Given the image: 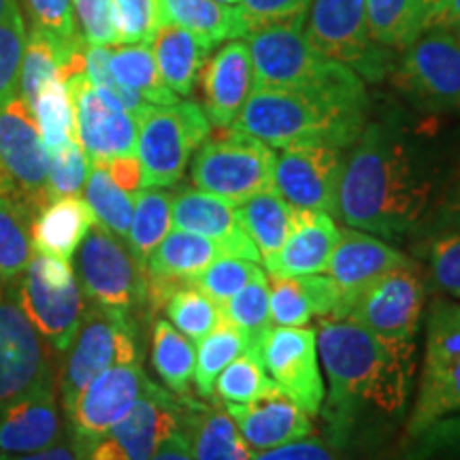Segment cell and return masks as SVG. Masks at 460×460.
<instances>
[{"instance_id":"41","label":"cell","mask_w":460,"mask_h":460,"mask_svg":"<svg viewBox=\"0 0 460 460\" xmlns=\"http://www.w3.org/2000/svg\"><path fill=\"white\" fill-rule=\"evenodd\" d=\"M427 284L441 295L460 298V226H447L416 241Z\"/></svg>"},{"instance_id":"19","label":"cell","mask_w":460,"mask_h":460,"mask_svg":"<svg viewBox=\"0 0 460 460\" xmlns=\"http://www.w3.org/2000/svg\"><path fill=\"white\" fill-rule=\"evenodd\" d=\"M149 382L139 362L115 365L96 376L65 410L73 439L85 447L111 430L137 405Z\"/></svg>"},{"instance_id":"5","label":"cell","mask_w":460,"mask_h":460,"mask_svg":"<svg viewBox=\"0 0 460 460\" xmlns=\"http://www.w3.org/2000/svg\"><path fill=\"white\" fill-rule=\"evenodd\" d=\"M460 411V303L437 298L427 315L416 401L405 422L411 439L437 420ZM402 439V441H405Z\"/></svg>"},{"instance_id":"2","label":"cell","mask_w":460,"mask_h":460,"mask_svg":"<svg viewBox=\"0 0 460 460\" xmlns=\"http://www.w3.org/2000/svg\"><path fill=\"white\" fill-rule=\"evenodd\" d=\"M329 379L322 416L335 450L377 439L402 422L416 376L418 341H393L348 320L324 318L315 329Z\"/></svg>"},{"instance_id":"45","label":"cell","mask_w":460,"mask_h":460,"mask_svg":"<svg viewBox=\"0 0 460 460\" xmlns=\"http://www.w3.org/2000/svg\"><path fill=\"white\" fill-rule=\"evenodd\" d=\"M164 312L171 324L181 335H186L190 341L197 343L205 335H209L222 318V307H217L194 284H183L175 288L169 301L164 303Z\"/></svg>"},{"instance_id":"49","label":"cell","mask_w":460,"mask_h":460,"mask_svg":"<svg viewBox=\"0 0 460 460\" xmlns=\"http://www.w3.org/2000/svg\"><path fill=\"white\" fill-rule=\"evenodd\" d=\"M26 24L20 4L0 20V105L20 94L22 60L26 51Z\"/></svg>"},{"instance_id":"59","label":"cell","mask_w":460,"mask_h":460,"mask_svg":"<svg viewBox=\"0 0 460 460\" xmlns=\"http://www.w3.org/2000/svg\"><path fill=\"white\" fill-rule=\"evenodd\" d=\"M427 28H446L458 31L460 28V0H437L429 15Z\"/></svg>"},{"instance_id":"22","label":"cell","mask_w":460,"mask_h":460,"mask_svg":"<svg viewBox=\"0 0 460 460\" xmlns=\"http://www.w3.org/2000/svg\"><path fill=\"white\" fill-rule=\"evenodd\" d=\"M172 226L216 241L224 254L261 262V254L239 224L237 205L199 188H180L171 203Z\"/></svg>"},{"instance_id":"25","label":"cell","mask_w":460,"mask_h":460,"mask_svg":"<svg viewBox=\"0 0 460 460\" xmlns=\"http://www.w3.org/2000/svg\"><path fill=\"white\" fill-rule=\"evenodd\" d=\"M220 256L226 254L216 241L180 228L169 230L147 258V301L152 307H164L175 288L192 284Z\"/></svg>"},{"instance_id":"6","label":"cell","mask_w":460,"mask_h":460,"mask_svg":"<svg viewBox=\"0 0 460 460\" xmlns=\"http://www.w3.org/2000/svg\"><path fill=\"white\" fill-rule=\"evenodd\" d=\"M305 34L329 60L352 68L365 84H379L394 71L396 51L369 32L365 0H312Z\"/></svg>"},{"instance_id":"13","label":"cell","mask_w":460,"mask_h":460,"mask_svg":"<svg viewBox=\"0 0 460 460\" xmlns=\"http://www.w3.org/2000/svg\"><path fill=\"white\" fill-rule=\"evenodd\" d=\"M427 296V275L411 258L365 288L349 303L341 320L354 322L373 335L393 341H416Z\"/></svg>"},{"instance_id":"23","label":"cell","mask_w":460,"mask_h":460,"mask_svg":"<svg viewBox=\"0 0 460 460\" xmlns=\"http://www.w3.org/2000/svg\"><path fill=\"white\" fill-rule=\"evenodd\" d=\"M203 111L216 128H230L254 90V66L250 49L241 39L222 43L200 71Z\"/></svg>"},{"instance_id":"47","label":"cell","mask_w":460,"mask_h":460,"mask_svg":"<svg viewBox=\"0 0 460 460\" xmlns=\"http://www.w3.org/2000/svg\"><path fill=\"white\" fill-rule=\"evenodd\" d=\"M261 275H264V271L256 262L245 261V258L220 256L192 284L209 296L217 307H224L239 290H243Z\"/></svg>"},{"instance_id":"11","label":"cell","mask_w":460,"mask_h":460,"mask_svg":"<svg viewBox=\"0 0 460 460\" xmlns=\"http://www.w3.org/2000/svg\"><path fill=\"white\" fill-rule=\"evenodd\" d=\"M233 130V128H230ZM273 147L233 130L228 137L209 139L197 149L192 181L203 192L241 205L264 190H273Z\"/></svg>"},{"instance_id":"44","label":"cell","mask_w":460,"mask_h":460,"mask_svg":"<svg viewBox=\"0 0 460 460\" xmlns=\"http://www.w3.org/2000/svg\"><path fill=\"white\" fill-rule=\"evenodd\" d=\"M32 115L37 119L39 132L48 149H56L68 141L77 139L75 126V102L66 82L56 79L39 92L32 105Z\"/></svg>"},{"instance_id":"16","label":"cell","mask_w":460,"mask_h":460,"mask_svg":"<svg viewBox=\"0 0 460 460\" xmlns=\"http://www.w3.org/2000/svg\"><path fill=\"white\" fill-rule=\"evenodd\" d=\"M175 433H180V399L149 382L137 405L82 450L85 460H149Z\"/></svg>"},{"instance_id":"15","label":"cell","mask_w":460,"mask_h":460,"mask_svg":"<svg viewBox=\"0 0 460 460\" xmlns=\"http://www.w3.org/2000/svg\"><path fill=\"white\" fill-rule=\"evenodd\" d=\"M348 149L332 143H296L275 156L273 186L288 205L339 214V181Z\"/></svg>"},{"instance_id":"3","label":"cell","mask_w":460,"mask_h":460,"mask_svg":"<svg viewBox=\"0 0 460 460\" xmlns=\"http://www.w3.org/2000/svg\"><path fill=\"white\" fill-rule=\"evenodd\" d=\"M371 115L367 85L337 90H279L254 85L230 128L284 149L296 143H332L348 149Z\"/></svg>"},{"instance_id":"40","label":"cell","mask_w":460,"mask_h":460,"mask_svg":"<svg viewBox=\"0 0 460 460\" xmlns=\"http://www.w3.org/2000/svg\"><path fill=\"white\" fill-rule=\"evenodd\" d=\"M226 320L241 332L245 341V352L261 358L262 341L273 329L271 305H269L267 273L247 284L222 307Z\"/></svg>"},{"instance_id":"60","label":"cell","mask_w":460,"mask_h":460,"mask_svg":"<svg viewBox=\"0 0 460 460\" xmlns=\"http://www.w3.org/2000/svg\"><path fill=\"white\" fill-rule=\"evenodd\" d=\"M149 460H194V456L190 452L188 441L183 439V435L175 433L158 446V450L152 454Z\"/></svg>"},{"instance_id":"10","label":"cell","mask_w":460,"mask_h":460,"mask_svg":"<svg viewBox=\"0 0 460 460\" xmlns=\"http://www.w3.org/2000/svg\"><path fill=\"white\" fill-rule=\"evenodd\" d=\"M62 367V407L68 410L77 394L102 371L139 362L137 326L128 312L96 305L84 314L77 335L68 345Z\"/></svg>"},{"instance_id":"33","label":"cell","mask_w":460,"mask_h":460,"mask_svg":"<svg viewBox=\"0 0 460 460\" xmlns=\"http://www.w3.org/2000/svg\"><path fill=\"white\" fill-rule=\"evenodd\" d=\"M158 3L164 24L186 28L211 49L230 39H243L252 32V24L239 7H228L216 0H158Z\"/></svg>"},{"instance_id":"34","label":"cell","mask_w":460,"mask_h":460,"mask_svg":"<svg viewBox=\"0 0 460 460\" xmlns=\"http://www.w3.org/2000/svg\"><path fill=\"white\" fill-rule=\"evenodd\" d=\"M290 211L292 205H288L275 188L258 192L237 205L241 228L254 243L267 269L273 264L290 233Z\"/></svg>"},{"instance_id":"50","label":"cell","mask_w":460,"mask_h":460,"mask_svg":"<svg viewBox=\"0 0 460 460\" xmlns=\"http://www.w3.org/2000/svg\"><path fill=\"white\" fill-rule=\"evenodd\" d=\"M396 460H460V411L402 441Z\"/></svg>"},{"instance_id":"43","label":"cell","mask_w":460,"mask_h":460,"mask_svg":"<svg viewBox=\"0 0 460 460\" xmlns=\"http://www.w3.org/2000/svg\"><path fill=\"white\" fill-rule=\"evenodd\" d=\"M245 352V341L241 332L234 329L222 314L216 329L199 341L197 348V365H194V384H197L199 394L209 399L214 394L216 379L224 371L230 360L237 358Z\"/></svg>"},{"instance_id":"24","label":"cell","mask_w":460,"mask_h":460,"mask_svg":"<svg viewBox=\"0 0 460 460\" xmlns=\"http://www.w3.org/2000/svg\"><path fill=\"white\" fill-rule=\"evenodd\" d=\"M254 452L290 444L314 433V422L278 386L250 402H222Z\"/></svg>"},{"instance_id":"14","label":"cell","mask_w":460,"mask_h":460,"mask_svg":"<svg viewBox=\"0 0 460 460\" xmlns=\"http://www.w3.org/2000/svg\"><path fill=\"white\" fill-rule=\"evenodd\" d=\"M75 254V275L92 303L132 314L147 301L146 267L102 224L90 228Z\"/></svg>"},{"instance_id":"4","label":"cell","mask_w":460,"mask_h":460,"mask_svg":"<svg viewBox=\"0 0 460 460\" xmlns=\"http://www.w3.org/2000/svg\"><path fill=\"white\" fill-rule=\"evenodd\" d=\"M261 88L337 90L365 84L352 68L329 60L305 34V20L254 28L245 37Z\"/></svg>"},{"instance_id":"21","label":"cell","mask_w":460,"mask_h":460,"mask_svg":"<svg viewBox=\"0 0 460 460\" xmlns=\"http://www.w3.org/2000/svg\"><path fill=\"white\" fill-rule=\"evenodd\" d=\"M66 85L75 102L77 141L92 163L132 156L137 152L139 119L102 101L85 73L73 75Z\"/></svg>"},{"instance_id":"7","label":"cell","mask_w":460,"mask_h":460,"mask_svg":"<svg viewBox=\"0 0 460 460\" xmlns=\"http://www.w3.org/2000/svg\"><path fill=\"white\" fill-rule=\"evenodd\" d=\"M7 292L48 345L66 352L85 314L84 292L71 262L34 254L24 275Z\"/></svg>"},{"instance_id":"48","label":"cell","mask_w":460,"mask_h":460,"mask_svg":"<svg viewBox=\"0 0 460 460\" xmlns=\"http://www.w3.org/2000/svg\"><path fill=\"white\" fill-rule=\"evenodd\" d=\"M92 169V160L79 141L48 149V197L49 203L62 197H79Z\"/></svg>"},{"instance_id":"12","label":"cell","mask_w":460,"mask_h":460,"mask_svg":"<svg viewBox=\"0 0 460 460\" xmlns=\"http://www.w3.org/2000/svg\"><path fill=\"white\" fill-rule=\"evenodd\" d=\"M0 194L37 216L48 197V147L20 94L0 105Z\"/></svg>"},{"instance_id":"39","label":"cell","mask_w":460,"mask_h":460,"mask_svg":"<svg viewBox=\"0 0 460 460\" xmlns=\"http://www.w3.org/2000/svg\"><path fill=\"white\" fill-rule=\"evenodd\" d=\"M152 362L154 369L171 393L181 396L188 394L190 384L194 379L197 348L169 320H158L154 324Z\"/></svg>"},{"instance_id":"46","label":"cell","mask_w":460,"mask_h":460,"mask_svg":"<svg viewBox=\"0 0 460 460\" xmlns=\"http://www.w3.org/2000/svg\"><path fill=\"white\" fill-rule=\"evenodd\" d=\"M275 384L264 371L258 356L243 352L230 360L217 376L214 394L220 402H250L271 390Z\"/></svg>"},{"instance_id":"53","label":"cell","mask_w":460,"mask_h":460,"mask_svg":"<svg viewBox=\"0 0 460 460\" xmlns=\"http://www.w3.org/2000/svg\"><path fill=\"white\" fill-rule=\"evenodd\" d=\"M34 26L43 28L65 41L84 39L75 17L73 0H22Z\"/></svg>"},{"instance_id":"52","label":"cell","mask_w":460,"mask_h":460,"mask_svg":"<svg viewBox=\"0 0 460 460\" xmlns=\"http://www.w3.org/2000/svg\"><path fill=\"white\" fill-rule=\"evenodd\" d=\"M75 17L88 45H118L113 0H73Z\"/></svg>"},{"instance_id":"8","label":"cell","mask_w":460,"mask_h":460,"mask_svg":"<svg viewBox=\"0 0 460 460\" xmlns=\"http://www.w3.org/2000/svg\"><path fill=\"white\" fill-rule=\"evenodd\" d=\"M209 119L197 102L149 107L139 118L135 152L141 163L143 188L175 186L192 154L209 139Z\"/></svg>"},{"instance_id":"56","label":"cell","mask_w":460,"mask_h":460,"mask_svg":"<svg viewBox=\"0 0 460 460\" xmlns=\"http://www.w3.org/2000/svg\"><path fill=\"white\" fill-rule=\"evenodd\" d=\"M447 226H460V166L450 180L446 181V186L441 190L433 211H430L427 224H424L422 234H420L418 239H422L424 234L435 233V230H441ZM416 241H413V243H416Z\"/></svg>"},{"instance_id":"55","label":"cell","mask_w":460,"mask_h":460,"mask_svg":"<svg viewBox=\"0 0 460 460\" xmlns=\"http://www.w3.org/2000/svg\"><path fill=\"white\" fill-rule=\"evenodd\" d=\"M252 460H341L339 452L320 437H303L290 444L271 447V450L254 452Z\"/></svg>"},{"instance_id":"38","label":"cell","mask_w":460,"mask_h":460,"mask_svg":"<svg viewBox=\"0 0 460 460\" xmlns=\"http://www.w3.org/2000/svg\"><path fill=\"white\" fill-rule=\"evenodd\" d=\"M171 203L172 194L164 188H141L135 194V211L126 234V245L143 267L172 226Z\"/></svg>"},{"instance_id":"42","label":"cell","mask_w":460,"mask_h":460,"mask_svg":"<svg viewBox=\"0 0 460 460\" xmlns=\"http://www.w3.org/2000/svg\"><path fill=\"white\" fill-rule=\"evenodd\" d=\"M84 192L85 203L94 211L96 222L111 230L115 237L126 239L132 222V211H135V197L119 188L105 166L96 163H92Z\"/></svg>"},{"instance_id":"54","label":"cell","mask_w":460,"mask_h":460,"mask_svg":"<svg viewBox=\"0 0 460 460\" xmlns=\"http://www.w3.org/2000/svg\"><path fill=\"white\" fill-rule=\"evenodd\" d=\"M312 0H239L247 22L254 28L278 24V22L305 20Z\"/></svg>"},{"instance_id":"31","label":"cell","mask_w":460,"mask_h":460,"mask_svg":"<svg viewBox=\"0 0 460 460\" xmlns=\"http://www.w3.org/2000/svg\"><path fill=\"white\" fill-rule=\"evenodd\" d=\"M94 224L96 216L85 199L62 197L51 200L31 224L34 252L71 262Z\"/></svg>"},{"instance_id":"26","label":"cell","mask_w":460,"mask_h":460,"mask_svg":"<svg viewBox=\"0 0 460 460\" xmlns=\"http://www.w3.org/2000/svg\"><path fill=\"white\" fill-rule=\"evenodd\" d=\"M65 437L54 384L0 407V454L39 452Z\"/></svg>"},{"instance_id":"17","label":"cell","mask_w":460,"mask_h":460,"mask_svg":"<svg viewBox=\"0 0 460 460\" xmlns=\"http://www.w3.org/2000/svg\"><path fill=\"white\" fill-rule=\"evenodd\" d=\"M54 384L48 341L22 307L0 290V407Z\"/></svg>"},{"instance_id":"51","label":"cell","mask_w":460,"mask_h":460,"mask_svg":"<svg viewBox=\"0 0 460 460\" xmlns=\"http://www.w3.org/2000/svg\"><path fill=\"white\" fill-rule=\"evenodd\" d=\"M118 45L149 43L163 22L158 0H113Z\"/></svg>"},{"instance_id":"61","label":"cell","mask_w":460,"mask_h":460,"mask_svg":"<svg viewBox=\"0 0 460 460\" xmlns=\"http://www.w3.org/2000/svg\"><path fill=\"white\" fill-rule=\"evenodd\" d=\"M15 4H17V0H0V20H3V17L15 7Z\"/></svg>"},{"instance_id":"35","label":"cell","mask_w":460,"mask_h":460,"mask_svg":"<svg viewBox=\"0 0 460 460\" xmlns=\"http://www.w3.org/2000/svg\"><path fill=\"white\" fill-rule=\"evenodd\" d=\"M437 0H365L369 32L384 48L402 51L429 26Z\"/></svg>"},{"instance_id":"28","label":"cell","mask_w":460,"mask_h":460,"mask_svg":"<svg viewBox=\"0 0 460 460\" xmlns=\"http://www.w3.org/2000/svg\"><path fill=\"white\" fill-rule=\"evenodd\" d=\"M339 237H341V230L332 216L324 211L292 207L290 233L267 273L281 275V278L324 273Z\"/></svg>"},{"instance_id":"36","label":"cell","mask_w":460,"mask_h":460,"mask_svg":"<svg viewBox=\"0 0 460 460\" xmlns=\"http://www.w3.org/2000/svg\"><path fill=\"white\" fill-rule=\"evenodd\" d=\"M109 68L119 84L141 94L149 105H175L180 101V96L166 88L160 77L156 58L149 43H130L111 49Z\"/></svg>"},{"instance_id":"57","label":"cell","mask_w":460,"mask_h":460,"mask_svg":"<svg viewBox=\"0 0 460 460\" xmlns=\"http://www.w3.org/2000/svg\"><path fill=\"white\" fill-rule=\"evenodd\" d=\"M102 164L107 169L111 180L118 183L119 188L126 190V192L135 197L137 192L143 188V171H141V163L137 158V154L132 156H119V158H111L107 163H96Z\"/></svg>"},{"instance_id":"20","label":"cell","mask_w":460,"mask_h":460,"mask_svg":"<svg viewBox=\"0 0 460 460\" xmlns=\"http://www.w3.org/2000/svg\"><path fill=\"white\" fill-rule=\"evenodd\" d=\"M410 261L411 258L405 252L396 250L386 239L352 226L343 228L339 243L331 254L329 267H326L337 290V307L329 320H341L349 303L365 288Z\"/></svg>"},{"instance_id":"32","label":"cell","mask_w":460,"mask_h":460,"mask_svg":"<svg viewBox=\"0 0 460 460\" xmlns=\"http://www.w3.org/2000/svg\"><path fill=\"white\" fill-rule=\"evenodd\" d=\"M152 54L156 58L160 77L166 88L177 96H188L199 82L205 58L211 48L200 41L194 32L177 24H163L149 41Z\"/></svg>"},{"instance_id":"1","label":"cell","mask_w":460,"mask_h":460,"mask_svg":"<svg viewBox=\"0 0 460 460\" xmlns=\"http://www.w3.org/2000/svg\"><path fill=\"white\" fill-rule=\"evenodd\" d=\"M441 190L429 135L393 107L369 115L345 152L337 217L386 241H416Z\"/></svg>"},{"instance_id":"30","label":"cell","mask_w":460,"mask_h":460,"mask_svg":"<svg viewBox=\"0 0 460 460\" xmlns=\"http://www.w3.org/2000/svg\"><path fill=\"white\" fill-rule=\"evenodd\" d=\"M273 326H307L314 315L331 318L337 307V290L329 275L281 278L267 273Z\"/></svg>"},{"instance_id":"9","label":"cell","mask_w":460,"mask_h":460,"mask_svg":"<svg viewBox=\"0 0 460 460\" xmlns=\"http://www.w3.org/2000/svg\"><path fill=\"white\" fill-rule=\"evenodd\" d=\"M390 75L416 111H460V37L446 28H427L401 51Z\"/></svg>"},{"instance_id":"18","label":"cell","mask_w":460,"mask_h":460,"mask_svg":"<svg viewBox=\"0 0 460 460\" xmlns=\"http://www.w3.org/2000/svg\"><path fill=\"white\" fill-rule=\"evenodd\" d=\"M261 362L275 386L303 411L320 413L326 388L314 329L273 326L262 341Z\"/></svg>"},{"instance_id":"62","label":"cell","mask_w":460,"mask_h":460,"mask_svg":"<svg viewBox=\"0 0 460 460\" xmlns=\"http://www.w3.org/2000/svg\"><path fill=\"white\" fill-rule=\"evenodd\" d=\"M216 3L228 4V7H234V4H239V0H216Z\"/></svg>"},{"instance_id":"27","label":"cell","mask_w":460,"mask_h":460,"mask_svg":"<svg viewBox=\"0 0 460 460\" xmlns=\"http://www.w3.org/2000/svg\"><path fill=\"white\" fill-rule=\"evenodd\" d=\"M209 399L180 396V433L194 460H252L254 450L247 446L226 407L216 396Z\"/></svg>"},{"instance_id":"58","label":"cell","mask_w":460,"mask_h":460,"mask_svg":"<svg viewBox=\"0 0 460 460\" xmlns=\"http://www.w3.org/2000/svg\"><path fill=\"white\" fill-rule=\"evenodd\" d=\"M0 460H85L82 446L77 441H71L65 437L62 441H58L56 446L45 447V450L31 452V454H15V456H7V454H0Z\"/></svg>"},{"instance_id":"63","label":"cell","mask_w":460,"mask_h":460,"mask_svg":"<svg viewBox=\"0 0 460 460\" xmlns=\"http://www.w3.org/2000/svg\"><path fill=\"white\" fill-rule=\"evenodd\" d=\"M454 32H456V34H458V37H460V28H458V31H454Z\"/></svg>"},{"instance_id":"29","label":"cell","mask_w":460,"mask_h":460,"mask_svg":"<svg viewBox=\"0 0 460 460\" xmlns=\"http://www.w3.org/2000/svg\"><path fill=\"white\" fill-rule=\"evenodd\" d=\"M85 39L65 41L43 28L28 31L26 51L20 73V96L28 105H34L39 92L49 82H68L73 75L85 73Z\"/></svg>"},{"instance_id":"37","label":"cell","mask_w":460,"mask_h":460,"mask_svg":"<svg viewBox=\"0 0 460 460\" xmlns=\"http://www.w3.org/2000/svg\"><path fill=\"white\" fill-rule=\"evenodd\" d=\"M32 220L26 207L0 194V290L13 288L32 261Z\"/></svg>"}]
</instances>
